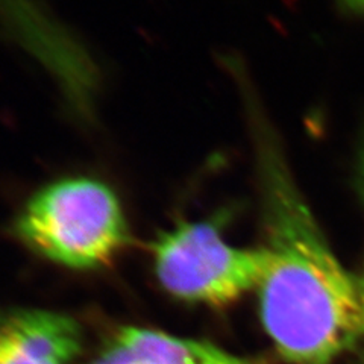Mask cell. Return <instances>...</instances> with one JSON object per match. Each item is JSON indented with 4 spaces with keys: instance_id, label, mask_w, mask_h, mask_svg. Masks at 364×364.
<instances>
[{
    "instance_id": "277c9868",
    "label": "cell",
    "mask_w": 364,
    "mask_h": 364,
    "mask_svg": "<svg viewBox=\"0 0 364 364\" xmlns=\"http://www.w3.org/2000/svg\"><path fill=\"white\" fill-rule=\"evenodd\" d=\"M82 340L81 325L67 314L0 310V364H73Z\"/></svg>"
},
{
    "instance_id": "52a82bcc",
    "label": "cell",
    "mask_w": 364,
    "mask_h": 364,
    "mask_svg": "<svg viewBox=\"0 0 364 364\" xmlns=\"http://www.w3.org/2000/svg\"><path fill=\"white\" fill-rule=\"evenodd\" d=\"M358 184H360V191L364 198V151L360 158V167H358Z\"/></svg>"
},
{
    "instance_id": "7a4b0ae2",
    "label": "cell",
    "mask_w": 364,
    "mask_h": 364,
    "mask_svg": "<svg viewBox=\"0 0 364 364\" xmlns=\"http://www.w3.org/2000/svg\"><path fill=\"white\" fill-rule=\"evenodd\" d=\"M11 234L36 255L82 272L109 266L129 243L116 191L91 176L61 178L38 188L17 213Z\"/></svg>"
},
{
    "instance_id": "6da1fadb",
    "label": "cell",
    "mask_w": 364,
    "mask_h": 364,
    "mask_svg": "<svg viewBox=\"0 0 364 364\" xmlns=\"http://www.w3.org/2000/svg\"><path fill=\"white\" fill-rule=\"evenodd\" d=\"M245 97L267 254L257 287L261 323L286 363L334 364L363 338L358 278L341 266L328 245L255 100Z\"/></svg>"
},
{
    "instance_id": "8992f818",
    "label": "cell",
    "mask_w": 364,
    "mask_h": 364,
    "mask_svg": "<svg viewBox=\"0 0 364 364\" xmlns=\"http://www.w3.org/2000/svg\"><path fill=\"white\" fill-rule=\"evenodd\" d=\"M348 9L354 11V13L364 14V0H340Z\"/></svg>"
},
{
    "instance_id": "ba28073f",
    "label": "cell",
    "mask_w": 364,
    "mask_h": 364,
    "mask_svg": "<svg viewBox=\"0 0 364 364\" xmlns=\"http://www.w3.org/2000/svg\"><path fill=\"white\" fill-rule=\"evenodd\" d=\"M358 278V284H360V290H361V296H363V302H364V270H363V273L360 277H357ZM361 346H363V364H364V333H363V338H361V343H360Z\"/></svg>"
},
{
    "instance_id": "3957f363",
    "label": "cell",
    "mask_w": 364,
    "mask_h": 364,
    "mask_svg": "<svg viewBox=\"0 0 364 364\" xmlns=\"http://www.w3.org/2000/svg\"><path fill=\"white\" fill-rule=\"evenodd\" d=\"M223 211L199 220L179 219L151 243L155 277L170 296L222 309L258 287L267 263L264 247L226 242Z\"/></svg>"
},
{
    "instance_id": "5b68a950",
    "label": "cell",
    "mask_w": 364,
    "mask_h": 364,
    "mask_svg": "<svg viewBox=\"0 0 364 364\" xmlns=\"http://www.w3.org/2000/svg\"><path fill=\"white\" fill-rule=\"evenodd\" d=\"M90 364H254L210 341L122 326Z\"/></svg>"
}]
</instances>
